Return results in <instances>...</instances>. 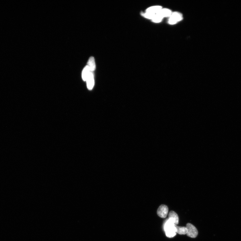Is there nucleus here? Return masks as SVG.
Segmentation results:
<instances>
[{
  "label": "nucleus",
  "instance_id": "1",
  "mask_svg": "<svg viewBox=\"0 0 241 241\" xmlns=\"http://www.w3.org/2000/svg\"><path fill=\"white\" fill-rule=\"evenodd\" d=\"M175 225L168 220L164 225V230L166 235L169 238L174 237L176 234V229Z\"/></svg>",
  "mask_w": 241,
  "mask_h": 241
},
{
  "label": "nucleus",
  "instance_id": "2",
  "mask_svg": "<svg viewBox=\"0 0 241 241\" xmlns=\"http://www.w3.org/2000/svg\"><path fill=\"white\" fill-rule=\"evenodd\" d=\"M182 14L177 12L172 13L170 17L169 20V23L170 25H174L182 21Z\"/></svg>",
  "mask_w": 241,
  "mask_h": 241
},
{
  "label": "nucleus",
  "instance_id": "3",
  "mask_svg": "<svg viewBox=\"0 0 241 241\" xmlns=\"http://www.w3.org/2000/svg\"><path fill=\"white\" fill-rule=\"evenodd\" d=\"M188 229L187 236L193 238H195L198 235V232L197 229L194 225L190 223L187 224L186 227Z\"/></svg>",
  "mask_w": 241,
  "mask_h": 241
},
{
  "label": "nucleus",
  "instance_id": "4",
  "mask_svg": "<svg viewBox=\"0 0 241 241\" xmlns=\"http://www.w3.org/2000/svg\"><path fill=\"white\" fill-rule=\"evenodd\" d=\"M169 212L168 207L165 205H161L157 210V214L160 218H166Z\"/></svg>",
  "mask_w": 241,
  "mask_h": 241
},
{
  "label": "nucleus",
  "instance_id": "5",
  "mask_svg": "<svg viewBox=\"0 0 241 241\" xmlns=\"http://www.w3.org/2000/svg\"><path fill=\"white\" fill-rule=\"evenodd\" d=\"M168 220L173 222L175 225H177L179 224V216L175 211H172L169 212Z\"/></svg>",
  "mask_w": 241,
  "mask_h": 241
},
{
  "label": "nucleus",
  "instance_id": "6",
  "mask_svg": "<svg viewBox=\"0 0 241 241\" xmlns=\"http://www.w3.org/2000/svg\"><path fill=\"white\" fill-rule=\"evenodd\" d=\"M86 81L88 89L90 90H92L94 85V75L92 72H90Z\"/></svg>",
  "mask_w": 241,
  "mask_h": 241
},
{
  "label": "nucleus",
  "instance_id": "7",
  "mask_svg": "<svg viewBox=\"0 0 241 241\" xmlns=\"http://www.w3.org/2000/svg\"><path fill=\"white\" fill-rule=\"evenodd\" d=\"M157 14H159L163 18L164 17H170L172 15V13L171 11L169 9L167 8L162 9Z\"/></svg>",
  "mask_w": 241,
  "mask_h": 241
},
{
  "label": "nucleus",
  "instance_id": "8",
  "mask_svg": "<svg viewBox=\"0 0 241 241\" xmlns=\"http://www.w3.org/2000/svg\"><path fill=\"white\" fill-rule=\"evenodd\" d=\"M162 9L161 6H155L148 8L146 10V12H148L154 14H157Z\"/></svg>",
  "mask_w": 241,
  "mask_h": 241
},
{
  "label": "nucleus",
  "instance_id": "9",
  "mask_svg": "<svg viewBox=\"0 0 241 241\" xmlns=\"http://www.w3.org/2000/svg\"><path fill=\"white\" fill-rule=\"evenodd\" d=\"M89 67L87 65L85 67L82 72V78L84 81H87V78L89 76L90 72Z\"/></svg>",
  "mask_w": 241,
  "mask_h": 241
},
{
  "label": "nucleus",
  "instance_id": "10",
  "mask_svg": "<svg viewBox=\"0 0 241 241\" xmlns=\"http://www.w3.org/2000/svg\"><path fill=\"white\" fill-rule=\"evenodd\" d=\"M90 68V71L93 72L95 70L96 64L94 58L91 57L90 58L88 62V65Z\"/></svg>",
  "mask_w": 241,
  "mask_h": 241
},
{
  "label": "nucleus",
  "instance_id": "11",
  "mask_svg": "<svg viewBox=\"0 0 241 241\" xmlns=\"http://www.w3.org/2000/svg\"><path fill=\"white\" fill-rule=\"evenodd\" d=\"M176 229V233L180 235H185L188 233V229L186 227H178L175 225Z\"/></svg>",
  "mask_w": 241,
  "mask_h": 241
},
{
  "label": "nucleus",
  "instance_id": "12",
  "mask_svg": "<svg viewBox=\"0 0 241 241\" xmlns=\"http://www.w3.org/2000/svg\"><path fill=\"white\" fill-rule=\"evenodd\" d=\"M163 18L159 14H157L152 20L154 23H158L161 22Z\"/></svg>",
  "mask_w": 241,
  "mask_h": 241
},
{
  "label": "nucleus",
  "instance_id": "13",
  "mask_svg": "<svg viewBox=\"0 0 241 241\" xmlns=\"http://www.w3.org/2000/svg\"><path fill=\"white\" fill-rule=\"evenodd\" d=\"M142 15L143 16L147 19L152 20L156 14L146 12L145 13H142Z\"/></svg>",
  "mask_w": 241,
  "mask_h": 241
}]
</instances>
